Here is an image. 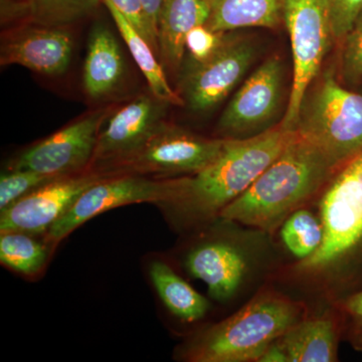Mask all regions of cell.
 Instances as JSON below:
<instances>
[{
    "label": "cell",
    "instance_id": "cell-2",
    "mask_svg": "<svg viewBox=\"0 0 362 362\" xmlns=\"http://www.w3.org/2000/svg\"><path fill=\"white\" fill-rule=\"evenodd\" d=\"M337 164L299 133L244 194L221 211L220 218L274 232L327 187Z\"/></svg>",
    "mask_w": 362,
    "mask_h": 362
},
{
    "label": "cell",
    "instance_id": "cell-18",
    "mask_svg": "<svg viewBox=\"0 0 362 362\" xmlns=\"http://www.w3.org/2000/svg\"><path fill=\"white\" fill-rule=\"evenodd\" d=\"M285 0H214L207 28L226 33L245 28H275L283 23Z\"/></svg>",
    "mask_w": 362,
    "mask_h": 362
},
{
    "label": "cell",
    "instance_id": "cell-11",
    "mask_svg": "<svg viewBox=\"0 0 362 362\" xmlns=\"http://www.w3.org/2000/svg\"><path fill=\"white\" fill-rule=\"evenodd\" d=\"M168 103L153 95L141 96L119 109L98 135L89 170L106 173L141 148L164 123Z\"/></svg>",
    "mask_w": 362,
    "mask_h": 362
},
{
    "label": "cell",
    "instance_id": "cell-9",
    "mask_svg": "<svg viewBox=\"0 0 362 362\" xmlns=\"http://www.w3.org/2000/svg\"><path fill=\"white\" fill-rule=\"evenodd\" d=\"M107 113L99 110L83 117L20 154L9 169L33 170L64 177L89 170L98 135Z\"/></svg>",
    "mask_w": 362,
    "mask_h": 362
},
{
    "label": "cell",
    "instance_id": "cell-22",
    "mask_svg": "<svg viewBox=\"0 0 362 362\" xmlns=\"http://www.w3.org/2000/svg\"><path fill=\"white\" fill-rule=\"evenodd\" d=\"M103 0H13L2 6V18L30 25L64 26L92 13Z\"/></svg>",
    "mask_w": 362,
    "mask_h": 362
},
{
    "label": "cell",
    "instance_id": "cell-12",
    "mask_svg": "<svg viewBox=\"0 0 362 362\" xmlns=\"http://www.w3.org/2000/svg\"><path fill=\"white\" fill-rule=\"evenodd\" d=\"M255 52L247 40L226 37L211 58L195 64L188 74L185 96L190 109L206 112L223 101L244 77Z\"/></svg>",
    "mask_w": 362,
    "mask_h": 362
},
{
    "label": "cell",
    "instance_id": "cell-15",
    "mask_svg": "<svg viewBox=\"0 0 362 362\" xmlns=\"http://www.w3.org/2000/svg\"><path fill=\"white\" fill-rule=\"evenodd\" d=\"M185 267L192 277L207 286L218 301L235 296L249 272L244 251L228 240L209 239L195 245L187 252Z\"/></svg>",
    "mask_w": 362,
    "mask_h": 362
},
{
    "label": "cell",
    "instance_id": "cell-7",
    "mask_svg": "<svg viewBox=\"0 0 362 362\" xmlns=\"http://www.w3.org/2000/svg\"><path fill=\"white\" fill-rule=\"evenodd\" d=\"M178 187L180 177L156 180L137 175H106L80 195L45 233V240L57 245L86 221L116 207L140 202L165 206L175 199Z\"/></svg>",
    "mask_w": 362,
    "mask_h": 362
},
{
    "label": "cell",
    "instance_id": "cell-24",
    "mask_svg": "<svg viewBox=\"0 0 362 362\" xmlns=\"http://www.w3.org/2000/svg\"><path fill=\"white\" fill-rule=\"evenodd\" d=\"M321 221L308 209H299L282 223L281 237L288 251L299 261L309 258L323 240Z\"/></svg>",
    "mask_w": 362,
    "mask_h": 362
},
{
    "label": "cell",
    "instance_id": "cell-23",
    "mask_svg": "<svg viewBox=\"0 0 362 362\" xmlns=\"http://www.w3.org/2000/svg\"><path fill=\"white\" fill-rule=\"evenodd\" d=\"M23 232H6L0 235V261L4 266L25 276H35L45 265L47 247Z\"/></svg>",
    "mask_w": 362,
    "mask_h": 362
},
{
    "label": "cell",
    "instance_id": "cell-30",
    "mask_svg": "<svg viewBox=\"0 0 362 362\" xmlns=\"http://www.w3.org/2000/svg\"><path fill=\"white\" fill-rule=\"evenodd\" d=\"M165 0H141L145 14L148 21L150 30L158 42V23L162 7Z\"/></svg>",
    "mask_w": 362,
    "mask_h": 362
},
{
    "label": "cell",
    "instance_id": "cell-6",
    "mask_svg": "<svg viewBox=\"0 0 362 362\" xmlns=\"http://www.w3.org/2000/svg\"><path fill=\"white\" fill-rule=\"evenodd\" d=\"M332 0H285V23L293 58V81L289 103L280 125L296 131L300 110L307 90L315 81L329 51L333 37L331 25Z\"/></svg>",
    "mask_w": 362,
    "mask_h": 362
},
{
    "label": "cell",
    "instance_id": "cell-25",
    "mask_svg": "<svg viewBox=\"0 0 362 362\" xmlns=\"http://www.w3.org/2000/svg\"><path fill=\"white\" fill-rule=\"evenodd\" d=\"M57 178L59 177L33 170L9 169L8 173H2L0 177V211Z\"/></svg>",
    "mask_w": 362,
    "mask_h": 362
},
{
    "label": "cell",
    "instance_id": "cell-21",
    "mask_svg": "<svg viewBox=\"0 0 362 362\" xmlns=\"http://www.w3.org/2000/svg\"><path fill=\"white\" fill-rule=\"evenodd\" d=\"M149 274L159 298L171 314L187 323L197 322L206 315L209 309L206 298L195 291L168 264L154 261Z\"/></svg>",
    "mask_w": 362,
    "mask_h": 362
},
{
    "label": "cell",
    "instance_id": "cell-1",
    "mask_svg": "<svg viewBox=\"0 0 362 362\" xmlns=\"http://www.w3.org/2000/svg\"><path fill=\"white\" fill-rule=\"evenodd\" d=\"M296 131L282 126L246 139L228 138L216 160L180 177L175 199L162 209L181 226L207 225L251 187L291 141Z\"/></svg>",
    "mask_w": 362,
    "mask_h": 362
},
{
    "label": "cell",
    "instance_id": "cell-29",
    "mask_svg": "<svg viewBox=\"0 0 362 362\" xmlns=\"http://www.w3.org/2000/svg\"><path fill=\"white\" fill-rule=\"evenodd\" d=\"M103 4H110L115 7L148 40L154 51L158 52V42L150 30L141 0H103Z\"/></svg>",
    "mask_w": 362,
    "mask_h": 362
},
{
    "label": "cell",
    "instance_id": "cell-19",
    "mask_svg": "<svg viewBox=\"0 0 362 362\" xmlns=\"http://www.w3.org/2000/svg\"><path fill=\"white\" fill-rule=\"evenodd\" d=\"M289 362L337 361V331L328 317L300 320L279 338Z\"/></svg>",
    "mask_w": 362,
    "mask_h": 362
},
{
    "label": "cell",
    "instance_id": "cell-28",
    "mask_svg": "<svg viewBox=\"0 0 362 362\" xmlns=\"http://www.w3.org/2000/svg\"><path fill=\"white\" fill-rule=\"evenodd\" d=\"M361 11L362 0H332L331 25L334 40L346 37Z\"/></svg>",
    "mask_w": 362,
    "mask_h": 362
},
{
    "label": "cell",
    "instance_id": "cell-31",
    "mask_svg": "<svg viewBox=\"0 0 362 362\" xmlns=\"http://www.w3.org/2000/svg\"><path fill=\"white\" fill-rule=\"evenodd\" d=\"M257 362H289L287 351L280 340L271 343Z\"/></svg>",
    "mask_w": 362,
    "mask_h": 362
},
{
    "label": "cell",
    "instance_id": "cell-20",
    "mask_svg": "<svg viewBox=\"0 0 362 362\" xmlns=\"http://www.w3.org/2000/svg\"><path fill=\"white\" fill-rule=\"evenodd\" d=\"M105 6L110 13L124 42L127 45L136 65L146 78L151 94L168 105L182 106L185 104L182 98L169 85L165 71L157 59L156 52L149 44L148 40L145 39L141 33L138 32L137 28L122 13H119L115 7L110 4Z\"/></svg>",
    "mask_w": 362,
    "mask_h": 362
},
{
    "label": "cell",
    "instance_id": "cell-27",
    "mask_svg": "<svg viewBox=\"0 0 362 362\" xmlns=\"http://www.w3.org/2000/svg\"><path fill=\"white\" fill-rule=\"evenodd\" d=\"M344 39L343 76L346 80L356 81L362 77V11Z\"/></svg>",
    "mask_w": 362,
    "mask_h": 362
},
{
    "label": "cell",
    "instance_id": "cell-32",
    "mask_svg": "<svg viewBox=\"0 0 362 362\" xmlns=\"http://www.w3.org/2000/svg\"><path fill=\"white\" fill-rule=\"evenodd\" d=\"M345 309L350 315L362 321V292L357 293L345 302Z\"/></svg>",
    "mask_w": 362,
    "mask_h": 362
},
{
    "label": "cell",
    "instance_id": "cell-4",
    "mask_svg": "<svg viewBox=\"0 0 362 362\" xmlns=\"http://www.w3.org/2000/svg\"><path fill=\"white\" fill-rule=\"evenodd\" d=\"M323 240L295 270L319 276L341 265L362 244V150L335 173L320 202Z\"/></svg>",
    "mask_w": 362,
    "mask_h": 362
},
{
    "label": "cell",
    "instance_id": "cell-5",
    "mask_svg": "<svg viewBox=\"0 0 362 362\" xmlns=\"http://www.w3.org/2000/svg\"><path fill=\"white\" fill-rule=\"evenodd\" d=\"M297 132L338 166L362 150V95L341 87L329 71L307 90Z\"/></svg>",
    "mask_w": 362,
    "mask_h": 362
},
{
    "label": "cell",
    "instance_id": "cell-26",
    "mask_svg": "<svg viewBox=\"0 0 362 362\" xmlns=\"http://www.w3.org/2000/svg\"><path fill=\"white\" fill-rule=\"evenodd\" d=\"M226 33L214 32L206 25L192 28L185 40V49L189 52L194 64L211 58L226 39Z\"/></svg>",
    "mask_w": 362,
    "mask_h": 362
},
{
    "label": "cell",
    "instance_id": "cell-3",
    "mask_svg": "<svg viewBox=\"0 0 362 362\" xmlns=\"http://www.w3.org/2000/svg\"><path fill=\"white\" fill-rule=\"evenodd\" d=\"M301 313L289 298L261 293L232 316L192 338L182 357L192 362L258 361L271 343L301 320Z\"/></svg>",
    "mask_w": 362,
    "mask_h": 362
},
{
    "label": "cell",
    "instance_id": "cell-17",
    "mask_svg": "<svg viewBox=\"0 0 362 362\" xmlns=\"http://www.w3.org/2000/svg\"><path fill=\"white\" fill-rule=\"evenodd\" d=\"M123 76V56L115 37L104 25L95 26L83 71L86 93L93 99L108 96L120 84Z\"/></svg>",
    "mask_w": 362,
    "mask_h": 362
},
{
    "label": "cell",
    "instance_id": "cell-8",
    "mask_svg": "<svg viewBox=\"0 0 362 362\" xmlns=\"http://www.w3.org/2000/svg\"><path fill=\"white\" fill-rule=\"evenodd\" d=\"M226 139H207L164 122L141 148L105 175H194L218 158Z\"/></svg>",
    "mask_w": 362,
    "mask_h": 362
},
{
    "label": "cell",
    "instance_id": "cell-14",
    "mask_svg": "<svg viewBox=\"0 0 362 362\" xmlns=\"http://www.w3.org/2000/svg\"><path fill=\"white\" fill-rule=\"evenodd\" d=\"M73 37L62 26L30 25L11 32L2 42V66L20 65L47 76L65 73L73 54Z\"/></svg>",
    "mask_w": 362,
    "mask_h": 362
},
{
    "label": "cell",
    "instance_id": "cell-16",
    "mask_svg": "<svg viewBox=\"0 0 362 362\" xmlns=\"http://www.w3.org/2000/svg\"><path fill=\"white\" fill-rule=\"evenodd\" d=\"M214 0H165L158 23V52L170 70L180 66L185 40L192 28L206 25Z\"/></svg>",
    "mask_w": 362,
    "mask_h": 362
},
{
    "label": "cell",
    "instance_id": "cell-10",
    "mask_svg": "<svg viewBox=\"0 0 362 362\" xmlns=\"http://www.w3.org/2000/svg\"><path fill=\"white\" fill-rule=\"evenodd\" d=\"M105 173L87 170L42 185L0 214V233H47L75 204L80 195L104 178Z\"/></svg>",
    "mask_w": 362,
    "mask_h": 362
},
{
    "label": "cell",
    "instance_id": "cell-13",
    "mask_svg": "<svg viewBox=\"0 0 362 362\" xmlns=\"http://www.w3.org/2000/svg\"><path fill=\"white\" fill-rule=\"evenodd\" d=\"M282 66L269 59L247 78L228 103L220 120L223 134L242 136L263 127L277 111L282 88Z\"/></svg>",
    "mask_w": 362,
    "mask_h": 362
}]
</instances>
